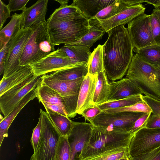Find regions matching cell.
Returning a JSON list of instances; mask_svg holds the SVG:
<instances>
[{
  "label": "cell",
  "instance_id": "obj_3",
  "mask_svg": "<svg viewBox=\"0 0 160 160\" xmlns=\"http://www.w3.org/2000/svg\"><path fill=\"white\" fill-rule=\"evenodd\" d=\"M133 134L130 132L109 131L93 126L89 141L85 145L80 156V160L114 149L128 148Z\"/></svg>",
  "mask_w": 160,
  "mask_h": 160
},
{
  "label": "cell",
  "instance_id": "obj_49",
  "mask_svg": "<svg viewBox=\"0 0 160 160\" xmlns=\"http://www.w3.org/2000/svg\"><path fill=\"white\" fill-rule=\"evenodd\" d=\"M145 2L153 5L155 8H160V0H145Z\"/></svg>",
  "mask_w": 160,
  "mask_h": 160
},
{
  "label": "cell",
  "instance_id": "obj_33",
  "mask_svg": "<svg viewBox=\"0 0 160 160\" xmlns=\"http://www.w3.org/2000/svg\"><path fill=\"white\" fill-rule=\"evenodd\" d=\"M104 33L105 32L99 27L90 26L88 32L79 41L73 43L90 48L95 42L102 38Z\"/></svg>",
  "mask_w": 160,
  "mask_h": 160
},
{
  "label": "cell",
  "instance_id": "obj_29",
  "mask_svg": "<svg viewBox=\"0 0 160 160\" xmlns=\"http://www.w3.org/2000/svg\"><path fill=\"white\" fill-rule=\"evenodd\" d=\"M133 51L146 62L155 66H160V45L156 43Z\"/></svg>",
  "mask_w": 160,
  "mask_h": 160
},
{
  "label": "cell",
  "instance_id": "obj_12",
  "mask_svg": "<svg viewBox=\"0 0 160 160\" xmlns=\"http://www.w3.org/2000/svg\"><path fill=\"white\" fill-rule=\"evenodd\" d=\"M77 64L78 63H72L61 49L58 48L38 61L29 65L34 74L39 76Z\"/></svg>",
  "mask_w": 160,
  "mask_h": 160
},
{
  "label": "cell",
  "instance_id": "obj_46",
  "mask_svg": "<svg viewBox=\"0 0 160 160\" xmlns=\"http://www.w3.org/2000/svg\"><path fill=\"white\" fill-rule=\"evenodd\" d=\"M145 127L148 128H160V116L151 114L147 120Z\"/></svg>",
  "mask_w": 160,
  "mask_h": 160
},
{
  "label": "cell",
  "instance_id": "obj_40",
  "mask_svg": "<svg viewBox=\"0 0 160 160\" xmlns=\"http://www.w3.org/2000/svg\"><path fill=\"white\" fill-rule=\"evenodd\" d=\"M142 98L151 108L152 115L160 116V101L143 95Z\"/></svg>",
  "mask_w": 160,
  "mask_h": 160
},
{
  "label": "cell",
  "instance_id": "obj_9",
  "mask_svg": "<svg viewBox=\"0 0 160 160\" xmlns=\"http://www.w3.org/2000/svg\"><path fill=\"white\" fill-rule=\"evenodd\" d=\"M145 114L142 112H129L108 113L102 111L91 123L93 126L109 131L129 132L136 121Z\"/></svg>",
  "mask_w": 160,
  "mask_h": 160
},
{
  "label": "cell",
  "instance_id": "obj_37",
  "mask_svg": "<svg viewBox=\"0 0 160 160\" xmlns=\"http://www.w3.org/2000/svg\"><path fill=\"white\" fill-rule=\"evenodd\" d=\"M37 77L38 76L33 74L0 96V106L5 104L17 92L20 91Z\"/></svg>",
  "mask_w": 160,
  "mask_h": 160
},
{
  "label": "cell",
  "instance_id": "obj_2",
  "mask_svg": "<svg viewBox=\"0 0 160 160\" xmlns=\"http://www.w3.org/2000/svg\"><path fill=\"white\" fill-rule=\"evenodd\" d=\"M125 78L131 80L145 95L160 101V66L146 62L136 53Z\"/></svg>",
  "mask_w": 160,
  "mask_h": 160
},
{
  "label": "cell",
  "instance_id": "obj_21",
  "mask_svg": "<svg viewBox=\"0 0 160 160\" xmlns=\"http://www.w3.org/2000/svg\"><path fill=\"white\" fill-rule=\"evenodd\" d=\"M23 16L22 12L14 13L9 22L0 32V50L21 29L23 28Z\"/></svg>",
  "mask_w": 160,
  "mask_h": 160
},
{
  "label": "cell",
  "instance_id": "obj_20",
  "mask_svg": "<svg viewBox=\"0 0 160 160\" xmlns=\"http://www.w3.org/2000/svg\"><path fill=\"white\" fill-rule=\"evenodd\" d=\"M36 88L27 94L13 110L0 122V147L4 138L8 137V129L17 115L29 102L37 98Z\"/></svg>",
  "mask_w": 160,
  "mask_h": 160
},
{
  "label": "cell",
  "instance_id": "obj_16",
  "mask_svg": "<svg viewBox=\"0 0 160 160\" xmlns=\"http://www.w3.org/2000/svg\"><path fill=\"white\" fill-rule=\"evenodd\" d=\"M108 101L120 100L142 93L130 79L125 78L109 83Z\"/></svg>",
  "mask_w": 160,
  "mask_h": 160
},
{
  "label": "cell",
  "instance_id": "obj_52",
  "mask_svg": "<svg viewBox=\"0 0 160 160\" xmlns=\"http://www.w3.org/2000/svg\"><path fill=\"white\" fill-rule=\"evenodd\" d=\"M119 160H130L128 157L126 158H123L122 159H119Z\"/></svg>",
  "mask_w": 160,
  "mask_h": 160
},
{
  "label": "cell",
  "instance_id": "obj_11",
  "mask_svg": "<svg viewBox=\"0 0 160 160\" xmlns=\"http://www.w3.org/2000/svg\"><path fill=\"white\" fill-rule=\"evenodd\" d=\"M128 24L127 28L133 47V51L156 43L153 36L150 15L143 13Z\"/></svg>",
  "mask_w": 160,
  "mask_h": 160
},
{
  "label": "cell",
  "instance_id": "obj_17",
  "mask_svg": "<svg viewBox=\"0 0 160 160\" xmlns=\"http://www.w3.org/2000/svg\"><path fill=\"white\" fill-rule=\"evenodd\" d=\"M48 0H38L22 12L23 16V28H29L40 23L47 22L45 19Z\"/></svg>",
  "mask_w": 160,
  "mask_h": 160
},
{
  "label": "cell",
  "instance_id": "obj_35",
  "mask_svg": "<svg viewBox=\"0 0 160 160\" xmlns=\"http://www.w3.org/2000/svg\"><path fill=\"white\" fill-rule=\"evenodd\" d=\"M108 113H114L122 112H142L149 113L152 112L150 107L143 100L133 105L123 108L102 111Z\"/></svg>",
  "mask_w": 160,
  "mask_h": 160
},
{
  "label": "cell",
  "instance_id": "obj_18",
  "mask_svg": "<svg viewBox=\"0 0 160 160\" xmlns=\"http://www.w3.org/2000/svg\"><path fill=\"white\" fill-rule=\"evenodd\" d=\"M115 0H74L72 5L78 8L83 16L91 20L99 12L114 2Z\"/></svg>",
  "mask_w": 160,
  "mask_h": 160
},
{
  "label": "cell",
  "instance_id": "obj_43",
  "mask_svg": "<svg viewBox=\"0 0 160 160\" xmlns=\"http://www.w3.org/2000/svg\"><path fill=\"white\" fill-rule=\"evenodd\" d=\"M151 114V112L146 113L138 119L134 123L130 132L134 134L141 129L145 127L147 120Z\"/></svg>",
  "mask_w": 160,
  "mask_h": 160
},
{
  "label": "cell",
  "instance_id": "obj_5",
  "mask_svg": "<svg viewBox=\"0 0 160 160\" xmlns=\"http://www.w3.org/2000/svg\"><path fill=\"white\" fill-rule=\"evenodd\" d=\"M47 24L49 36L55 46L77 42L88 32L90 27L89 20L84 17Z\"/></svg>",
  "mask_w": 160,
  "mask_h": 160
},
{
  "label": "cell",
  "instance_id": "obj_48",
  "mask_svg": "<svg viewBox=\"0 0 160 160\" xmlns=\"http://www.w3.org/2000/svg\"><path fill=\"white\" fill-rule=\"evenodd\" d=\"M135 160H160V147L143 157Z\"/></svg>",
  "mask_w": 160,
  "mask_h": 160
},
{
  "label": "cell",
  "instance_id": "obj_50",
  "mask_svg": "<svg viewBox=\"0 0 160 160\" xmlns=\"http://www.w3.org/2000/svg\"><path fill=\"white\" fill-rule=\"evenodd\" d=\"M55 1L58 2L60 4V7H64L68 5V0H55Z\"/></svg>",
  "mask_w": 160,
  "mask_h": 160
},
{
  "label": "cell",
  "instance_id": "obj_10",
  "mask_svg": "<svg viewBox=\"0 0 160 160\" xmlns=\"http://www.w3.org/2000/svg\"><path fill=\"white\" fill-rule=\"evenodd\" d=\"M32 31V27L22 29L7 43L8 50L2 78L9 76L22 67L19 65V60Z\"/></svg>",
  "mask_w": 160,
  "mask_h": 160
},
{
  "label": "cell",
  "instance_id": "obj_22",
  "mask_svg": "<svg viewBox=\"0 0 160 160\" xmlns=\"http://www.w3.org/2000/svg\"><path fill=\"white\" fill-rule=\"evenodd\" d=\"M88 72V63L83 62L55 71L49 75L60 80L70 81L84 78Z\"/></svg>",
  "mask_w": 160,
  "mask_h": 160
},
{
  "label": "cell",
  "instance_id": "obj_24",
  "mask_svg": "<svg viewBox=\"0 0 160 160\" xmlns=\"http://www.w3.org/2000/svg\"><path fill=\"white\" fill-rule=\"evenodd\" d=\"M33 74L31 67L28 65L22 66L20 69L9 76L2 78L0 82V96Z\"/></svg>",
  "mask_w": 160,
  "mask_h": 160
},
{
  "label": "cell",
  "instance_id": "obj_41",
  "mask_svg": "<svg viewBox=\"0 0 160 160\" xmlns=\"http://www.w3.org/2000/svg\"><path fill=\"white\" fill-rule=\"evenodd\" d=\"M102 111L98 106H96L84 110L80 115L91 123L94 118Z\"/></svg>",
  "mask_w": 160,
  "mask_h": 160
},
{
  "label": "cell",
  "instance_id": "obj_13",
  "mask_svg": "<svg viewBox=\"0 0 160 160\" xmlns=\"http://www.w3.org/2000/svg\"><path fill=\"white\" fill-rule=\"evenodd\" d=\"M93 128L90 123L73 122L72 129L67 136L71 150L69 160H80L82 152L89 141Z\"/></svg>",
  "mask_w": 160,
  "mask_h": 160
},
{
  "label": "cell",
  "instance_id": "obj_1",
  "mask_svg": "<svg viewBox=\"0 0 160 160\" xmlns=\"http://www.w3.org/2000/svg\"><path fill=\"white\" fill-rule=\"evenodd\" d=\"M108 33V38L103 45L104 68L108 78L115 81L126 75L133 56V47L124 25L116 27Z\"/></svg>",
  "mask_w": 160,
  "mask_h": 160
},
{
  "label": "cell",
  "instance_id": "obj_32",
  "mask_svg": "<svg viewBox=\"0 0 160 160\" xmlns=\"http://www.w3.org/2000/svg\"><path fill=\"white\" fill-rule=\"evenodd\" d=\"M142 94H138L120 100L108 101L97 106L102 111L123 108L142 101Z\"/></svg>",
  "mask_w": 160,
  "mask_h": 160
},
{
  "label": "cell",
  "instance_id": "obj_30",
  "mask_svg": "<svg viewBox=\"0 0 160 160\" xmlns=\"http://www.w3.org/2000/svg\"><path fill=\"white\" fill-rule=\"evenodd\" d=\"M88 73L95 75L105 70L103 57V46L99 44L94 49L88 63Z\"/></svg>",
  "mask_w": 160,
  "mask_h": 160
},
{
  "label": "cell",
  "instance_id": "obj_38",
  "mask_svg": "<svg viewBox=\"0 0 160 160\" xmlns=\"http://www.w3.org/2000/svg\"><path fill=\"white\" fill-rule=\"evenodd\" d=\"M150 20L154 40L160 45V8L153 10L150 15Z\"/></svg>",
  "mask_w": 160,
  "mask_h": 160
},
{
  "label": "cell",
  "instance_id": "obj_42",
  "mask_svg": "<svg viewBox=\"0 0 160 160\" xmlns=\"http://www.w3.org/2000/svg\"><path fill=\"white\" fill-rule=\"evenodd\" d=\"M29 0H10L7 5L10 12L19 10L24 11Z\"/></svg>",
  "mask_w": 160,
  "mask_h": 160
},
{
  "label": "cell",
  "instance_id": "obj_47",
  "mask_svg": "<svg viewBox=\"0 0 160 160\" xmlns=\"http://www.w3.org/2000/svg\"><path fill=\"white\" fill-rule=\"evenodd\" d=\"M8 47L7 44L0 50V74L3 73L5 63L8 52Z\"/></svg>",
  "mask_w": 160,
  "mask_h": 160
},
{
  "label": "cell",
  "instance_id": "obj_31",
  "mask_svg": "<svg viewBox=\"0 0 160 160\" xmlns=\"http://www.w3.org/2000/svg\"><path fill=\"white\" fill-rule=\"evenodd\" d=\"M51 120L62 136L67 137L71 130L73 121L67 117L46 110Z\"/></svg>",
  "mask_w": 160,
  "mask_h": 160
},
{
  "label": "cell",
  "instance_id": "obj_39",
  "mask_svg": "<svg viewBox=\"0 0 160 160\" xmlns=\"http://www.w3.org/2000/svg\"><path fill=\"white\" fill-rule=\"evenodd\" d=\"M41 118L40 116L38 123L33 129L30 142L33 149L34 152L37 150L41 136Z\"/></svg>",
  "mask_w": 160,
  "mask_h": 160
},
{
  "label": "cell",
  "instance_id": "obj_15",
  "mask_svg": "<svg viewBox=\"0 0 160 160\" xmlns=\"http://www.w3.org/2000/svg\"><path fill=\"white\" fill-rule=\"evenodd\" d=\"M98 74L92 75L88 73L83 78L81 84L76 112L80 114L84 110L94 106L93 101Z\"/></svg>",
  "mask_w": 160,
  "mask_h": 160
},
{
  "label": "cell",
  "instance_id": "obj_4",
  "mask_svg": "<svg viewBox=\"0 0 160 160\" xmlns=\"http://www.w3.org/2000/svg\"><path fill=\"white\" fill-rule=\"evenodd\" d=\"M31 27L32 28V32L20 58V66L35 62L55 50L48 33L47 22Z\"/></svg>",
  "mask_w": 160,
  "mask_h": 160
},
{
  "label": "cell",
  "instance_id": "obj_44",
  "mask_svg": "<svg viewBox=\"0 0 160 160\" xmlns=\"http://www.w3.org/2000/svg\"><path fill=\"white\" fill-rule=\"evenodd\" d=\"M10 12L8 6L2 1L0 0V29L2 27L3 25L7 19L10 17Z\"/></svg>",
  "mask_w": 160,
  "mask_h": 160
},
{
  "label": "cell",
  "instance_id": "obj_28",
  "mask_svg": "<svg viewBox=\"0 0 160 160\" xmlns=\"http://www.w3.org/2000/svg\"><path fill=\"white\" fill-rule=\"evenodd\" d=\"M83 17L80 10L71 4L56 9L47 20V22H59Z\"/></svg>",
  "mask_w": 160,
  "mask_h": 160
},
{
  "label": "cell",
  "instance_id": "obj_26",
  "mask_svg": "<svg viewBox=\"0 0 160 160\" xmlns=\"http://www.w3.org/2000/svg\"><path fill=\"white\" fill-rule=\"evenodd\" d=\"M105 70L98 74V80L93 98L94 106L104 103L108 101L110 84Z\"/></svg>",
  "mask_w": 160,
  "mask_h": 160
},
{
  "label": "cell",
  "instance_id": "obj_34",
  "mask_svg": "<svg viewBox=\"0 0 160 160\" xmlns=\"http://www.w3.org/2000/svg\"><path fill=\"white\" fill-rule=\"evenodd\" d=\"M128 157V148H123L108 151L97 156L87 158L83 160H119Z\"/></svg>",
  "mask_w": 160,
  "mask_h": 160
},
{
  "label": "cell",
  "instance_id": "obj_23",
  "mask_svg": "<svg viewBox=\"0 0 160 160\" xmlns=\"http://www.w3.org/2000/svg\"><path fill=\"white\" fill-rule=\"evenodd\" d=\"M42 79V76L37 77L17 92L5 104L0 106V111L4 116V118L7 116L13 110L27 94L37 87Z\"/></svg>",
  "mask_w": 160,
  "mask_h": 160
},
{
  "label": "cell",
  "instance_id": "obj_45",
  "mask_svg": "<svg viewBox=\"0 0 160 160\" xmlns=\"http://www.w3.org/2000/svg\"><path fill=\"white\" fill-rule=\"evenodd\" d=\"M39 102L42 103L46 110H48L68 117V115L65 110L61 106L49 104L43 101H40Z\"/></svg>",
  "mask_w": 160,
  "mask_h": 160
},
{
  "label": "cell",
  "instance_id": "obj_7",
  "mask_svg": "<svg viewBox=\"0 0 160 160\" xmlns=\"http://www.w3.org/2000/svg\"><path fill=\"white\" fill-rule=\"evenodd\" d=\"M84 78L70 81H62L49 75L42 76V81L58 92L62 97L68 117L73 118L76 112L80 88Z\"/></svg>",
  "mask_w": 160,
  "mask_h": 160
},
{
  "label": "cell",
  "instance_id": "obj_51",
  "mask_svg": "<svg viewBox=\"0 0 160 160\" xmlns=\"http://www.w3.org/2000/svg\"><path fill=\"white\" fill-rule=\"evenodd\" d=\"M4 119V117L3 118L1 114H0V122H2Z\"/></svg>",
  "mask_w": 160,
  "mask_h": 160
},
{
  "label": "cell",
  "instance_id": "obj_25",
  "mask_svg": "<svg viewBox=\"0 0 160 160\" xmlns=\"http://www.w3.org/2000/svg\"><path fill=\"white\" fill-rule=\"evenodd\" d=\"M60 49L73 64L88 63L92 53L90 48L73 43L65 44Z\"/></svg>",
  "mask_w": 160,
  "mask_h": 160
},
{
  "label": "cell",
  "instance_id": "obj_8",
  "mask_svg": "<svg viewBox=\"0 0 160 160\" xmlns=\"http://www.w3.org/2000/svg\"><path fill=\"white\" fill-rule=\"evenodd\" d=\"M160 147V128H142L135 132L128 147V157L135 160Z\"/></svg>",
  "mask_w": 160,
  "mask_h": 160
},
{
  "label": "cell",
  "instance_id": "obj_6",
  "mask_svg": "<svg viewBox=\"0 0 160 160\" xmlns=\"http://www.w3.org/2000/svg\"><path fill=\"white\" fill-rule=\"evenodd\" d=\"M41 136L36 151L30 160H54L56 149L62 136L46 112L40 110Z\"/></svg>",
  "mask_w": 160,
  "mask_h": 160
},
{
  "label": "cell",
  "instance_id": "obj_27",
  "mask_svg": "<svg viewBox=\"0 0 160 160\" xmlns=\"http://www.w3.org/2000/svg\"><path fill=\"white\" fill-rule=\"evenodd\" d=\"M36 91L37 98L39 101H43L49 104L58 105L65 110L64 102L60 95L42 80L37 86Z\"/></svg>",
  "mask_w": 160,
  "mask_h": 160
},
{
  "label": "cell",
  "instance_id": "obj_14",
  "mask_svg": "<svg viewBox=\"0 0 160 160\" xmlns=\"http://www.w3.org/2000/svg\"><path fill=\"white\" fill-rule=\"evenodd\" d=\"M146 8L142 4L128 7L118 14L108 19L89 23L91 26H96L105 32H108L120 25L128 23L137 17L144 13Z\"/></svg>",
  "mask_w": 160,
  "mask_h": 160
},
{
  "label": "cell",
  "instance_id": "obj_19",
  "mask_svg": "<svg viewBox=\"0 0 160 160\" xmlns=\"http://www.w3.org/2000/svg\"><path fill=\"white\" fill-rule=\"evenodd\" d=\"M145 2L143 0H115L112 4L97 14L89 23L108 19L118 14L125 8L132 5Z\"/></svg>",
  "mask_w": 160,
  "mask_h": 160
},
{
  "label": "cell",
  "instance_id": "obj_36",
  "mask_svg": "<svg viewBox=\"0 0 160 160\" xmlns=\"http://www.w3.org/2000/svg\"><path fill=\"white\" fill-rule=\"evenodd\" d=\"M70 152L67 137L61 136L57 147L54 160H69Z\"/></svg>",
  "mask_w": 160,
  "mask_h": 160
}]
</instances>
